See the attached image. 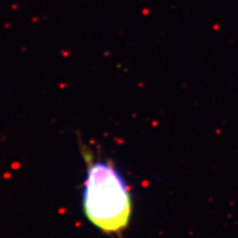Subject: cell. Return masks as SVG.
Wrapping results in <instances>:
<instances>
[{
	"instance_id": "cell-1",
	"label": "cell",
	"mask_w": 238,
	"mask_h": 238,
	"mask_svg": "<svg viewBox=\"0 0 238 238\" xmlns=\"http://www.w3.org/2000/svg\"><path fill=\"white\" fill-rule=\"evenodd\" d=\"M82 153L86 163L82 197L85 216L103 233L120 235L128 226L132 212L128 184L110 161L95 158L85 147Z\"/></svg>"
}]
</instances>
